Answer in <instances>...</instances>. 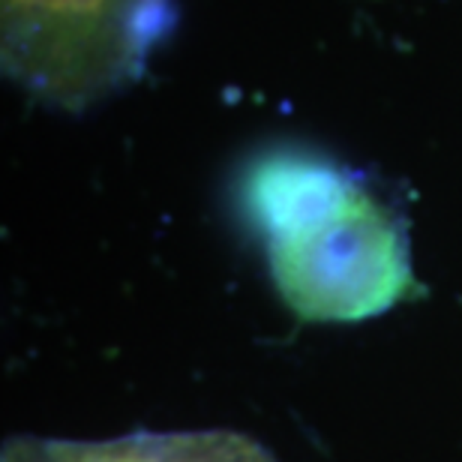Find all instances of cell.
Segmentation results:
<instances>
[{
    "instance_id": "cell-1",
    "label": "cell",
    "mask_w": 462,
    "mask_h": 462,
    "mask_svg": "<svg viewBox=\"0 0 462 462\" xmlns=\"http://www.w3.org/2000/svg\"><path fill=\"white\" fill-rule=\"evenodd\" d=\"M237 201L264 240L276 291L303 321H364L414 289L400 217L328 156H255Z\"/></svg>"
},
{
    "instance_id": "cell-2",
    "label": "cell",
    "mask_w": 462,
    "mask_h": 462,
    "mask_svg": "<svg viewBox=\"0 0 462 462\" xmlns=\"http://www.w3.org/2000/svg\"><path fill=\"white\" fill-rule=\"evenodd\" d=\"M0 462H276L255 439L231 430L129 432L108 441L31 439L4 445Z\"/></svg>"
}]
</instances>
